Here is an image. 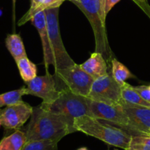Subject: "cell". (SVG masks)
Instances as JSON below:
<instances>
[{"instance_id":"6da1fadb","label":"cell","mask_w":150,"mask_h":150,"mask_svg":"<svg viewBox=\"0 0 150 150\" xmlns=\"http://www.w3.org/2000/svg\"><path fill=\"white\" fill-rule=\"evenodd\" d=\"M23 132L26 141L52 140L59 142L64 136L76 131L65 117L40 104L33 108L30 121Z\"/></svg>"},{"instance_id":"7a4b0ae2","label":"cell","mask_w":150,"mask_h":150,"mask_svg":"<svg viewBox=\"0 0 150 150\" xmlns=\"http://www.w3.org/2000/svg\"><path fill=\"white\" fill-rule=\"evenodd\" d=\"M89 20L95 40V51L103 55L108 64L111 65L112 52L109 46L105 26V0H72Z\"/></svg>"},{"instance_id":"3957f363","label":"cell","mask_w":150,"mask_h":150,"mask_svg":"<svg viewBox=\"0 0 150 150\" xmlns=\"http://www.w3.org/2000/svg\"><path fill=\"white\" fill-rule=\"evenodd\" d=\"M73 126L87 135L95 137L111 146L128 150L132 136L124 130L102 122L89 116H83L75 119Z\"/></svg>"},{"instance_id":"277c9868","label":"cell","mask_w":150,"mask_h":150,"mask_svg":"<svg viewBox=\"0 0 150 150\" xmlns=\"http://www.w3.org/2000/svg\"><path fill=\"white\" fill-rule=\"evenodd\" d=\"M40 104L44 108L65 117L72 126L76 118L83 116H90L87 97L70 91H60L58 98L52 103L42 102Z\"/></svg>"},{"instance_id":"5b68a950","label":"cell","mask_w":150,"mask_h":150,"mask_svg":"<svg viewBox=\"0 0 150 150\" xmlns=\"http://www.w3.org/2000/svg\"><path fill=\"white\" fill-rule=\"evenodd\" d=\"M53 75L59 91H70L85 97H88L95 80L76 63L65 69L56 70Z\"/></svg>"},{"instance_id":"8992f818","label":"cell","mask_w":150,"mask_h":150,"mask_svg":"<svg viewBox=\"0 0 150 150\" xmlns=\"http://www.w3.org/2000/svg\"><path fill=\"white\" fill-rule=\"evenodd\" d=\"M44 11L46 19L50 45L54 57V66L55 71L73 66L76 63L73 61L65 49L60 34L59 24V7L47 9Z\"/></svg>"},{"instance_id":"52a82bcc","label":"cell","mask_w":150,"mask_h":150,"mask_svg":"<svg viewBox=\"0 0 150 150\" xmlns=\"http://www.w3.org/2000/svg\"><path fill=\"white\" fill-rule=\"evenodd\" d=\"M89 99L90 116L121 129L131 136L139 135L122 105H109Z\"/></svg>"},{"instance_id":"ba28073f","label":"cell","mask_w":150,"mask_h":150,"mask_svg":"<svg viewBox=\"0 0 150 150\" xmlns=\"http://www.w3.org/2000/svg\"><path fill=\"white\" fill-rule=\"evenodd\" d=\"M87 98L109 105H121L123 101L122 85L114 79L110 71L94 80Z\"/></svg>"},{"instance_id":"9c48e42d","label":"cell","mask_w":150,"mask_h":150,"mask_svg":"<svg viewBox=\"0 0 150 150\" xmlns=\"http://www.w3.org/2000/svg\"><path fill=\"white\" fill-rule=\"evenodd\" d=\"M33 108L22 100L0 109V125L7 129H20L31 118Z\"/></svg>"},{"instance_id":"30bf717a","label":"cell","mask_w":150,"mask_h":150,"mask_svg":"<svg viewBox=\"0 0 150 150\" xmlns=\"http://www.w3.org/2000/svg\"><path fill=\"white\" fill-rule=\"evenodd\" d=\"M26 95H32L40 97L42 102L49 104L59 97L60 91L56 84L54 75L48 72L43 76H37L26 83Z\"/></svg>"},{"instance_id":"8fae6325","label":"cell","mask_w":150,"mask_h":150,"mask_svg":"<svg viewBox=\"0 0 150 150\" xmlns=\"http://www.w3.org/2000/svg\"><path fill=\"white\" fill-rule=\"evenodd\" d=\"M122 106L139 135H150V107L126 103Z\"/></svg>"},{"instance_id":"7c38bea8","label":"cell","mask_w":150,"mask_h":150,"mask_svg":"<svg viewBox=\"0 0 150 150\" xmlns=\"http://www.w3.org/2000/svg\"><path fill=\"white\" fill-rule=\"evenodd\" d=\"M31 22H32V25L36 27L38 31V33H39L41 43H42L44 63H45V66H48V65L54 66V60L51 49V45H50L45 11L39 12L35 14L34 17L31 19Z\"/></svg>"},{"instance_id":"4fadbf2b","label":"cell","mask_w":150,"mask_h":150,"mask_svg":"<svg viewBox=\"0 0 150 150\" xmlns=\"http://www.w3.org/2000/svg\"><path fill=\"white\" fill-rule=\"evenodd\" d=\"M81 69L94 79L103 76L108 73V63L100 52L95 51L86 61L80 65Z\"/></svg>"},{"instance_id":"5bb4252c","label":"cell","mask_w":150,"mask_h":150,"mask_svg":"<svg viewBox=\"0 0 150 150\" xmlns=\"http://www.w3.org/2000/svg\"><path fill=\"white\" fill-rule=\"evenodd\" d=\"M64 0H32L29 10L18 22V26L24 24L34 17L35 14L45 10L60 7Z\"/></svg>"},{"instance_id":"9a60e30c","label":"cell","mask_w":150,"mask_h":150,"mask_svg":"<svg viewBox=\"0 0 150 150\" xmlns=\"http://www.w3.org/2000/svg\"><path fill=\"white\" fill-rule=\"evenodd\" d=\"M26 142L25 132L18 129L0 141V150H21Z\"/></svg>"},{"instance_id":"2e32d148","label":"cell","mask_w":150,"mask_h":150,"mask_svg":"<svg viewBox=\"0 0 150 150\" xmlns=\"http://www.w3.org/2000/svg\"><path fill=\"white\" fill-rule=\"evenodd\" d=\"M5 45L15 61H17L22 57H27L24 44L18 34L7 35L5 39Z\"/></svg>"},{"instance_id":"e0dca14e","label":"cell","mask_w":150,"mask_h":150,"mask_svg":"<svg viewBox=\"0 0 150 150\" xmlns=\"http://www.w3.org/2000/svg\"><path fill=\"white\" fill-rule=\"evenodd\" d=\"M122 98L123 101L122 103L150 107V103L144 99L136 92L133 87L127 82H125L122 85Z\"/></svg>"},{"instance_id":"ac0fdd59","label":"cell","mask_w":150,"mask_h":150,"mask_svg":"<svg viewBox=\"0 0 150 150\" xmlns=\"http://www.w3.org/2000/svg\"><path fill=\"white\" fill-rule=\"evenodd\" d=\"M20 75L25 83L37 76V66L27 57H22L16 61Z\"/></svg>"},{"instance_id":"d6986e66","label":"cell","mask_w":150,"mask_h":150,"mask_svg":"<svg viewBox=\"0 0 150 150\" xmlns=\"http://www.w3.org/2000/svg\"><path fill=\"white\" fill-rule=\"evenodd\" d=\"M111 75L120 85H122L127 79L135 77L130 71L116 58L111 59Z\"/></svg>"},{"instance_id":"ffe728a7","label":"cell","mask_w":150,"mask_h":150,"mask_svg":"<svg viewBox=\"0 0 150 150\" xmlns=\"http://www.w3.org/2000/svg\"><path fill=\"white\" fill-rule=\"evenodd\" d=\"M23 95H26V89L24 86L19 89L0 94V109L22 101L21 98Z\"/></svg>"},{"instance_id":"44dd1931","label":"cell","mask_w":150,"mask_h":150,"mask_svg":"<svg viewBox=\"0 0 150 150\" xmlns=\"http://www.w3.org/2000/svg\"><path fill=\"white\" fill-rule=\"evenodd\" d=\"M58 141L52 140L26 141L21 150H58Z\"/></svg>"},{"instance_id":"7402d4cb","label":"cell","mask_w":150,"mask_h":150,"mask_svg":"<svg viewBox=\"0 0 150 150\" xmlns=\"http://www.w3.org/2000/svg\"><path fill=\"white\" fill-rule=\"evenodd\" d=\"M136 92L144 100L150 103V86L141 85V86H133Z\"/></svg>"},{"instance_id":"603a6c76","label":"cell","mask_w":150,"mask_h":150,"mask_svg":"<svg viewBox=\"0 0 150 150\" xmlns=\"http://www.w3.org/2000/svg\"><path fill=\"white\" fill-rule=\"evenodd\" d=\"M131 143L142 144L150 146V135H136L132 136Z\"/></svg>"},{"instance_id":"cb8c5ba5","label":"cell","mask_w":150,"mask_h":150,"mask_svg":"<svg viewBox=\"0 0 150 150\" xmlns=\"http://www.w3.org/2000/svg\"><path fill=\"white\" fill-rule=\"evenodd\" d=\"M128 150H150V146L142 144L130 143V148Z\"/></svg>"},{"instance_id":"d4e9b609","label":"cell","mask_w":150,"mask_h":150,"mask_svg":"<svg viewBox=\"0 0 150 150\" xmlns=\"http://www.w3.org/2000/svg\"><path fill=\"white\" fill-rule=\"evenodd\" d=\"M120 1V0H105V13H106V15H108V13L111 11V9L114 7V5L117 4Z\"/></svg>"},{"instance_id":"484cf974","label":"cell","mask_w":150,"mask_h":150,"mask_svg":"<svg viewBox=\"0 0 150 150\" xmlns=\"http://www.w3.org/2000/svg\"><path fill=\"white\" fill-rule=\"evenodd\" d=\"M77 150H89L86 147H81V148L78 149Z\"/></svg>"},{"instance_id":"4316f807","label":"cell","mask_w":150,"mask_h":150,"mask_svg":"<svg viewBox=\"0 0 150 150\" xmlns=\"http://www.w3.org/2000/svg\"><path fill=\"white\" fill-rule=\"evenodd\" d=\"M136 1H139V2L144 3V2H146V0H136Z\"/></svg>"},{"instance_id":"83f0119b","label":"cell","mask_w":150,"mask_h":150,"mask_svg":"<svg viewBox=\"0 0 150 150\" xmlns=\"http://www.w3.org/2000/svg\"><path fill=\"white\" fill-rule=\"evenodd\" d=\"M1 15H2V10H1V8H0V16H1Z\"/></svg>"},{"instance_id":"f1b7e54d","label":"cell","mask_w":150,"mask_h":150,"mask_svg":"<svg viewBox=\"0 0 150 150\" xmlns=\"http://www.w3.org/2000/svg\"><path fill=\"white\" fill-rule=\"evenodd\" d=\"M64 1H65V0H64ZM69 1H72V0H69Z\"/></svg>"},{"instance_id":"f546056e","label":"cell","mask_w":150,"mask_h":150,"mask_svg":"<svg viewBox=\"0 0 150 150\" xmlns=\"http://www.w3.org/2000/svg\"><path fill=\"white\" fill-rule=\"evenodd\" d=\"M149 86H150V85H149Z\"/></svg>"}]
</instances>
